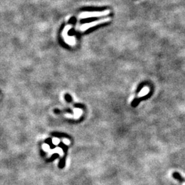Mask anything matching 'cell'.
<instances>
[{
	"label": "cell",
	"instance_id": "1",
	"mask_svg": "<svg viewBox=\"0 0 185 185\" xmlns=\"http://www.w3.org/2000/svg\"><path fill=\"white\" fill-rule=\"evenodd\" d=\"M109 13V10H106L102 12H84L80 14L79 17L80 19H86V18L104 17V16L108 15Z\"/></svg>",
	"mask_w": 185,
	"mask_h": 185
},
{
	"label": "cell",
	"instance_id": "2",
	"mask_svg": "<svg viewBox=\"0 0 185 185\" xmlns=\"http://www.w3.org/2000/svg\"><path fill=\"white\" fill-rule=\"evenodd\" d=\"M110 20V18H105V19L97 20V21L90 22V23L82 24V25H81V26L80 27V30H81V31H82V32H84V31H86V30L89 29V28H92V27H94V26L97 25H98V24L106 23V22L109 21Z\"/></svg>",
	"mask_w": 185,
	"mask_h": 185
},
{
	"label": "cell",
	"instance_id": "3",
	"mask_svg": "<svg viewBox=\"0 0 185 185\" xmlns=\"http://www.w3.org/2000/svg\"><path fill=\"white\" fill-rule=\"evenodd\" d=\"M58 146L63 149V151H64V153H65V156H64L63 158H62L61 160H60V161L59 162V165H58V167H59L60 169H63L64 167H65V165L66 156H67L68 148H68V147H69V146L66 145L65 144H64L63 143H62V142H60V143L58 144Z\"/></svg>",
	"mask_w": 185,
	"mask_h": 185
},
{
	"label": "cell",
	"instance_id": "4",
	"mask_svg": "<svg viewBox=\"0 0 185 185\" xmlns=\"http://www.w3.org/2000/svg\"><path fill=\"white\" fill-rule=\"evenodd\" d=\"M67 26L65 27V29H64V32H63V37L64 39H65V41L67 42L68 44L69 45H75L76 41H75V38L74 37H68V35H67Z\"/></svg>",
	"mask_w": 185,
	"mask_h": 185
},
{
	"label": "cell",
	"instance_id": "5",
	"mask_svg": "<svg viewBox=\"0 0 185 185\" xmlns=\"http://www.w3.org/2000/svg\"><path fill=\"white\" fill-rule=\"evenodd\" d=\"M173 177H174L175 179H176V180L180 181V182H185V179L184 178H182V177L181 176V175L178 172H174V174H173Z\"/></svg>",
	"mask_w": 185,
	"mask_h": 185
},
{
	"label": "cell",
	"instance_id": "6",
	"mask_svg": "<svg viewBox=\"0 0 185 185\" xmlns=\"http://www.w3.org/2000/svg\"><path fill=\"white\" fill-rule=\"evenodd\" d=\"M45 143H47L48 145H49V148L51 149H54L56 148V146L55 145H54L53 143H52V141L50 138H47V139H46L45 141Z\"/></svg>",
	"mask_w": 185,
	"mask_h": 185
},
{
	"label": "cell",
	"instance_id": "7",
	"mask_svg": "<svg viewBox=\"0 0 185 185\" xmlns=\"http://www.w3.org/2000/svg\"><path fill=\"white\" fill-rule=\"evenodd\" d=\"M148 92H149V89H148V88H147V87L143 88L141 90L140 93L138 94V96H139V97H141V96H142V95H147V94L148 93Z\"/></svg>",
	"mask_w": 185,
	"mask_h": 185
},
{
	"label": "cell",
	"instance_id": "8",
	"mask_svg": "<svg viewBox=\"0 0 185 185\" xmlns=\"http://www.w3.org/2000/svg\"><path fill=\"white\" fill-rule=\"evenodd\" d=\"M55 157H59V155H58V154H53V155H52V156L51 157L52 158H50V159L49 160V161H52V160H54L56 158Z\"/></svg>",
	"mask_w": 185,
	"mask_h": 185
}]
</instances>
